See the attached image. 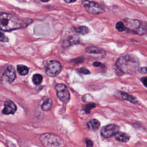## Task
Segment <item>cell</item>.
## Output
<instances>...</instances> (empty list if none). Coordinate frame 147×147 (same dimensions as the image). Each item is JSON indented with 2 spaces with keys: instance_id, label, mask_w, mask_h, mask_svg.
<instances>
[{
  "instance_id": "10",
  "label": "cell",
  "mask_w": 147,
  "mask_h": 147,
  "mask_svg": "<svg viewBox=\"0 0 147 147\" xmlns=\"http://www.w3.org/2000/svg\"><path fill=\"white\" fill-rule=\"evenodd\" d=\"M17 110L16 105L11 100H6L4 103V108L2 110L3 114H13Z\"/></svg>"
},
{
  "instance_id": "27",
  "label": "cell",
  "mask_w": 147,
  "mask_h": 147,
  "mask_svg": "<svg viewBox=\"0 0 147 147\" xmlns=\"http://www.w3.org/2000/svg\"><path fill=\"white\" fill-rule=\"evenodd\" d=\"M67 3H72L74 2H75L76 0H64Z\"/></svg>"
},
{
  "instance_id": "22",
  "label": "cell",
  "mask_w": 147,
  "mask_h": 147,
  "mask_svg": "<svg viewBox=\"0 0 147 147\" xmlns=\"http://www.w3.org/2000/svg\"><path fill=\"white\" fill-rule=\"evenodd\" d=\"M78 71H79V72H80V73H82V74H88L90 73V71H89V70H88L87 68H84V67L79 68V69H78Z\"/></svg>"
},
{
  "instance_id": "17",
  "label": "cell",
  "mask_w": 147,
  "mask_h": 147,
  "mask_svg": "<svg viewBox=\"0 0 147 147\" xmlns=\"http://www.w3.org/2000/svg\"><path fill=\"white\" fill-rule=\"evenodd\" d=\"M75 30L77 33H80L82 34H86L89 32L88 28L85 26H81L75 28Z\"/></svg>"
},
{
  "instance_id": "20",
  "label": "cell",
  "mask_w": 147,
  "mask_h": 147,
  "mask_svg": "<svg viewBox=\"0 0 147 147\" xmlns=\"http://www.w3.org/2000/svg\"><path fill=\"white\" fill-rule=\"evenodd\" d=\"M96 106L95 104L94 103H88L87 105H86L84 107V111L87 113H89L91 111V109H92L93 108H94Z\"/></svg>"
},
{
  "instance_id": "12",
  "label": "cell",
  "mask_w": 147,
  "mask_h": 147,
  "mask_svg": "<svg viewBox=\"0 0 147 147\" xmlns=\"http://www.w3.org/2000/svg\"><path fill=\"white\" fill-rule=\"evenodd\" d=\"M87 126L88 128L92 131H96L100 126V122L95 119H93L88 122Z\"/></svg>"
},
{
  "instance_id": "6",
  "label": "cell",
  "mask_w": 147,
  "mask_h": 147,
  "mask_svg": "<svg viewBox=\"0 0 147 147\" xmlns=\"http://www.w3.org/2000/svg\"><path fill=\"white\" fill-rule=\"evenodd\" d=\"M83 5L86 10L90 14H99L104 11L103 9L97 3L88 0H84Z\"/></svg>"
},
{
  "instance_id": "24",
  "label": "cell",
  "mask_w": 147,
  "mask_h": 147,
  "mask_svg": "<svg viewBox=\"0 0 147 147\" xmlns=\"http://www.w3.org/2000/svg\"><path fill=\"white\" fill-rule=\"evenodd\" d=\"M139 72L141 73V74H145L147 72V68L146 67H142V68H139L138 69Z\"/></svg>"
},
{
  "instance_id": "26",
  "label": "cell",
  "mask_w": 147,
  "mask_h": 147,
  "mask_svg": "<svg viewBox=\"0 0 147 147\" xmlns=\"http://www.w3.org/2000/svg\"><path fill=\"white\" fill-rule=\"evenodd\" d=\"M141 82L145 87H147V77H145L141 79Z\"/></svg>"
},
{
  "instance_id": "28",
  "label": "cell",
  "mask_w": 147,
  "mask_h": 147,
  "mask_svg": "<svg viewBox=\"0 0 147 147\" xmlns=\"http://www.w3.org/2000/svg\"><path fill=\"white\" fill-rule=\"evenodd\" d=\"M41 1H42V2H48V1H49V0H41Z\"/></svg>"
},
{
  "instance_id": "19",
  "label": "cell",
  "mask_w": 147,
  "mask_h": 147,
  "mask_svg": "<svg viewBox=\"0 0 147 147\" xmlns=\"http://www.w3.org/2000/svg\"><path fill=\"white\" fill-rule=\"evenodd\" d=\"M116 29L119 32L126 31V26L122 22H118L115 25Z\"/></svg>"
},
{
  "instance_id": "15",
  "label": "cell",
  "mask_w": 147,
  "mask_h": 147,
  "mask_svg": "<svg viewBox=\"0 0 147 147\" xmlns=\"http://www.w3.org/2000/svg\"><path fill=\"white\" fill-rule=\"evenodd\" d=\"M52 105V100L49 98H47L44 101V102L41 105V109L44 111H47L51 109Z\"/></svg>"
},
{
  "instance_id": "4",
  "label": "cell",
  "mask_w": 147,
  "mask_h": 147,
  "mask_svg": "<svg viewBox=\"0 0 147 147\" xmlns=\"http://www.w3.org/2000/svg\"><path fill=\"white\" fill-rule=\"evenodd\" d=\"M40 140L44 147H65L63 140L53 134H43L40 137Z\"/></svg>"
},
{
  "instance_id": "25",
  "label": "cell",
  "mask_w": 147,
  "mask_h": 147,
  "mask_svg": "<svg viewBox=\"0 0 147 147\" xmlns=\"http://www.w3.org/2000/svg\"><path fill=\"white\" fill-rule=\"evenodd\" d=\"M93 65L95 66V67H99V66H103V67H105L104 65H103L100 62H98V61H95L93 63Z\"/></svg>"
},
{
  "instance_id": "5",
  "label": "cell",
  "mask_w": 147,
  "mask_h": 147,
  "mask_svg": "<svg viewBox=\"0 0 147 147\" xmlns=\"http://www.w3.org/2000/svg\"><path fill=\"white\" fill-rule=\"evenodd\" d=\"M55 90L58 98L63 102L67 103L70 99V95L67 86L62 83L56 85Z\"/></svg>"
},
{
  "instance_id": "18",
  "label": "cell",
  "mask_w": 147,
  "mask_h": 147,
  "mask_svg": "<svg viewBox=\"0 0 147 147\" xmlns=\"http://www.w3.org/2000/svg\"><path fill=\"white\" fill-rule=\"evenodd\" d=\"M32 80H33V82L34 84H35L36 85H38L42 82V77L41 75L37 74L33 76Z\"/></svg>"
},
{
  "instance_id": "3",
  "label": "cell",
  "mask_w": 147,
  "mask_h": 147,
  "mask_svg": "<svg viewBox=\"0 0 147 147\" xmlns=\"http://www.w3.org/2000/svg\"><path fill=\"white\" fill-rule=\"evenodd\" d=\"M126 32H131L133 33L142 35L147 32V24L137 20L125 19Z\"/></svg>"
},
{
  "instance_id": "7",
  "label": "cell",
  "mask_w": 147,
  "mask_h": 147,
  "mask_svg": "<svg viewBox=\"0 0 147 147\" xmlns=\"http://www.w3.org/2000/svg\"><path fill=\"white\" fill-rule=\"evenodd\" d=\"M61 70L60 63L55 60L49 61L45 67V72L49 76H57Z\"/></svg>"
},
{
  "instance_id": "23",
  "label": "cell",
  "mask_w": 147,
  "mask_h": 147,
  "mask_svg": "<svg viewBox=\"0 0 147 147\" xmlns=\"http://www.w3.org/2000/svg\"><path fill=\"white\" fill-rule=\"evenodd\" d=\"M86 147H92L93 146V142L90 140H87L86 141Z\"/></svg>"
},
{
  "instance_id": "11",
  "label": "cell",
  "mask_w": 147,
  "mask_h": 147,
  "mask_svg": "<svg viewBox=\"0 0 147 147\" xmlns=\"http://www.w3.org/2000/svg\"><path fill=\"white\" fill-rule=\"evenodd\" d=\"M115 139L120 142H127L130 139V136L125 133L118 131L114 136Z\"/></svg>"
},
{
  "instance_id": "13",
  "label": "cell",
  "mask_w": 147,
  "mask_h": 147,
  "mask_svg": "<svg viewBox=\"0 0 147 147\" xmlns=\"http://www.w3.org/2000/svg\"><path fill=\"white\" fill-rule=\"evenodd\" d=\"M120 94H121L122 98H123V99L126 100L131 102V103L136 104L138 102V100H137V99L134 96H132L131 95L128 94L127 93L125 92H120Z\"/></svg>"
},
{
  "instance_id": "2",
  "label": "cell",
  "mask_w": 147,
  "mask_h": 147,
  "mask_svg": "<svg viewBox=\"0 0 147 147\" xmlns=\"http://www.w3.org/2000/svg\"><path fill=\"white\" fill-rule=\"evenodd\" d=\"M116 67L122 72L134 74L139 69V61L138 59L131 55H126L119 57L115 63Z\"/></svg>"
},
{
  "instance_id": "1",
  "label": "cell",
  "mask_w": 147,
  "mask_h": 147,
  "mask_svg": "<svg viewBox=\"0 0 147 147\" xmlns=\"http://www.w3.org/2000/svg\"><path fill=\"white\" fill-rule=\"evenodd\" d=\"M31 22L30 19L22 20L15 15L0 12V29L3 31H11L25 28Z\"/></svg>"
},
{
  "instance_id": "9",
  "label": "cell",
  "mask_w": 147,
  "mask_h": 147,
  "mask_svg": "<svg viewBox=\"0 0 147 147\" xmlns=\"http://www.w3.org/2000/svg\"><path fill=\"white\" fill-rule=\"evenodd\" d=\"M16 78V74L15 69L13 66L9 65L3 73L2 79L3 81L7 83H11L15 80Z\"/></svg>"
},
{
  "instance_id": "8",
  "label": "cell",
  "mask_w": 147,
  "mask_h": 147,
  "mask_svg": "<svg viewBox=\"0 0 147 147\" xmlns=\"http://www.w3.org/2000/svg\"><path fill=\"white\" fill-rule=\"evenodd\" d=\"M119 127L115 124H109L103 126L100 130V134L102 137L106 138L114 136L119 131Z\"/></svg>"
},
{
  "instance_id": "16",
  "label": "cell",
  "mask_w": 147,
  "mask_h": 147,
  "mask_svg": "<svg viewBox=\"0 0 147 147\" xmlns=\"http://www.w3.org/2000/svg\"><path fill=\"white\" fill-rule=\"evenodd\" d=\"M17 69L18 72L21 75H27L29 72V68L24 65H18Z\"/></svg>"
},
{
  "instance_id": "14",
  "label": "cell",
  "mask_w": 147,
  "mask_h": 147,
  "mask_svg": "<svg viewBox=\"0 0 147 147\" xmlns=\"http://www.w3.org/2000/svg\"><path fill=\"white\" fill-rule=\"evenodd\" d=\"M86 51L88 53H94V54H102L105 53V52L103 49L96 47H88L86 49Z\"/></svg>"
},
{
  "instance_id": "21",
  "label": "cell",
  "mask_w": 147,
  "mask_h": 147,
  "mask_svg": "<svg viewBox=\"0 0 147 147\" xmlns=\"http://www.w3.org/2000/svg\"><path fill=\"white\" fill-rule=\"evenodd\" d=\"M8 40H9L8 38L3 33L0 32V41L7 42Z\"/></svg>"
}]
</instances>
